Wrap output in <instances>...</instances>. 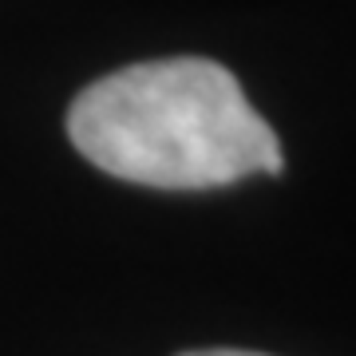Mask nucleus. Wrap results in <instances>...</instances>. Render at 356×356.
I'll list each match as a JSON object with an SVG mask.
<instances>
[{
  "label": "nucleus",
  "mask_w": 356,
  "mask_h": 356,
  "mask_svg": "<svg viewBox=\"0 0 356 356\" xmlns=\"http://www.w3.org/2000/svg\"><path fill=\"white\" fill-rule=\"evenodd\" d=\"M67 135L103 175L159 191H210L285 166L234 72L202 56L143 60L88 83Z\"/></svg>",
  "instance_id": "f257e3e1"
},
{
  "label": "nucleus",
  "mask_w": 356,
  "mask_h": 356,
  "mask_svg": "<svg viewBox=\"0 0 356 356\" xmlns=\"http://www.w3.org/2000/svg\"><path fill=\"white\" fill-rule=\"evenodd\" d=\"M182 356H266V353H242V348H206V353H182Z\"/></svg>",
  "instance_id": "f03ea898"
}]
</instances>
